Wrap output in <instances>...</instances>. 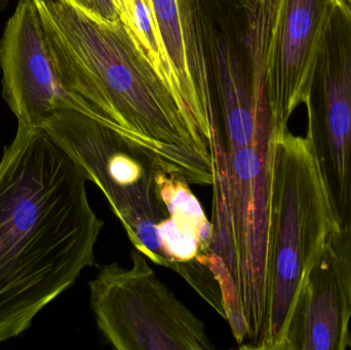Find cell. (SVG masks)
Instances as JSON below:
<instances>
[{
	"mask_svg": "<svg viewBox=\"0 0 351 350\" xmlns=\"http://www.w3.org/2000/svg\"><path fill=\"white\" fill-rule=\"evenodd\" d=\"M86 181L43 129L18 125L0 160V345L95 264L104 223Z\"/></svg>",
	"mask_w": 351,
	"mask_h": 350,
	"instance_id": "cell-1",
	"label": "cell"
},
{
	"mask_svg": "<svg viewBox=\"0 0 351 350\" xmlns=\"http://www.w3.org/2000/svg\"><path fill=\"white\" fill-rule=\"evenodd\" d=\"M65 86L129 139L176 166L192 185L213 184L206 140L158 77L127 27L76 0H35Z\"/></svg>",
	"mask_w": 351,
	"mask_h": 350,
	"instance_id": "cell-2",
	"label": "cell"
},
{
	"mask_svg": "<svg viewBox=\"0 0 351 350\" xmlns=\"http://www.w3.org/2000/svg\"><path fill=\"white\" fill-rule=\"evenodd\" d=\"M337 230L308 142L288 129L278 139L274 160L269 306L262 350H282L301 285Z\"/></svg>",
	"mask_w": 351,
	"mask_h": 350,
	"instance_id": "cell-3",
	"label": "cell"
},
{
	"mask_svg": "<svg viewBox=\"0 0 351 350\" xmlns=\"http://www.w3.org/2000/svg\"><path fill=\"white\" fill-rule=\"evenodd\" d=\"M40 129L94 183L134 248L164 267L160 229L168 219L156 185L162 156L77 111H53Z\"/></svg>",
	"mask_w": 351,
	"mask_h": 350,
	"instance_id": "cell-4",
	"label": "cell"
},
{
	"mask_svg": "<svg viewBox=\"0 0 351 350\" xmlns=\"http://www.w3.org/2000/svg\"><path fill=\"white\" fill-rule=\"evenodd\" d=\"M131 266L101 267L90 283V308L105 340L117 350H213L204 322L158 279L134 248Z\"/></svg>",
	"mask_w": 351,
	"mask_h": 350,
	"instance_id": "cell-5",
	"label": "cell"
},
{
	"mask_svg": "<svg viewBox=\"0 0 351 350\" xmlns=\"http://www.w3.org/2000/svg\"><path fill=\"white\" fill-rule=\"evenodd\" d=\"M306 140L339 230L351 228V10L330 8L304 88Z\"/></svg>",
	"mask_w": 351,
	"mask_h": 350,
	"instance_id": "cell-6",
	"label": "cell"
},
{
	"mask_svg": "<svg viewBox=\"0 0 351 350\" xmlns=\"http://www.w3.org/2000/svg\"><path fill=\"white\" fill-rule=\"evenodd\" d=\"M0 69L2 98L18 125L39 127L53 111L70 109L125 136L119 125L70 90L60 77L35 0H18L6 22L0 37Z\"/></svg>",
	"mask_w": 351,
	"mask_h": 350,
	"instance_id": "cell-7",
	"label": "cell"
},
{
	"mask_svg": "<svg viewBox=\"0 0 351 350\" xmlns=\"http://www.w3.org/2000/svg\"><path fill=\"white\" fill-rule=\"evenodd\" d=\"M334 0H278L267 55L266 96L282 129L302 104L305 82Z\"/></svg>",
	"mask_w": 351,
	"mask_h": 350,
	"instance_id": "cell-8",
	"label": "cell"
},
{
	"mask_svg": "<svg viewBox=\"0 0 351 350\" xmlns=\"http://www.w3.org/2000/svg\"><path fill=\"white\" fill-rule=\"evenodd\" d=\"M351 299L341 263L328 240L295 300L282 350L350 347Z\"/></svg>",
	"mask_w": 351,
	"mask_h": 350,
	"instance_id": "cell-9",
	"label": "cell"
},
{
	"mask_svg": "<svg viewBox=\"0 0 351 350\" xmlns=\"http://www.w3.org/2000/svg\"><path fill=\"white\" fill-rule=\"evenodd\" d=\"M182 98L206 143L217 123L199 0H149Z\"/></svg>",
	"mask_w": 351,
	"mask_h": 350,
	"instance_id": "cell-10",
	"label": "cell"
},
{
	"mask_svg": "<svg viewBox=\"0 0 351 350\" xmlns=\"http://www.w3.org/2000/svg\"><path fill=\"white\" fill-rule=\"evenodd\" d=\"M206 43L222 113V125L217 123L208 142L217 140L223 145L245 146L288 131L256 108L251 82L245 80L228 39L206 31Z\"/></svg>",
	"mask_w": 351,
	"mask_h": 350,
	"instance_id": "cell-11",
	"label": "cell"
},
{
	"mask_svg": "<svg viewBox=\"0 0 351 350\" xmlns=\"http://www.w3.org/2000/svg\"><path fill=\"white\" fill-rule=\"evenodd\" d=\"M119 20L127 27L136 45L140 47L158 77L174 95L180 106L189 112L182 98L174 69L160 38L149 0H123Z\"/></svg>",
	"mask_w": 351,
	"mask_h": 350,
	"instance_id": "cell-12",
	"label": "cell"
},
{
	"mask_svg": "<svg viewBox=\"0 0 351 350\" xmlns=\"http://www.w3.org/2000/svg\"><path fill=\"white\" fill-rule=\"evenodd\" d=\"M329 242L341 263L351 299V228L332 232L329 236Z\"/></svg>",
	"mask_w": 351,
	"mask_h": 350,
	"instance_id": "cell-13",
	"label": "cell"
},
{
	"mask_svg": "<svg viewBox=\"0 0 351 350\" xmlns=\"http://www.w3.org/2000/svg\"><path fill=\"white\" fill-rule=\"evenodd\" d=\"M82 5L111 21L119 20V14L112 0H76Z\"/></svg>",
	"mask_w": 351,
	"mask_h": 350,
	"instance_id": "cell-14",
	"label": "cell"
},
{
	"mask_svg": "<svg viewBox=\"0 0 351 350\" xmlns=\"http://www.w3.org/2000/svg\"><path fill=\"white\" fill-rule=\"evenodd\" d=\"M237 1L239 2V4H241L245 10H247V8H251L252 4L254 3L255 0H237Z\"/></svg>",
	"mask_w": 351,
	"mask_h": 350,
	"instance_id": "cell-15",
	"label": "cell"
},
{
	"mask_svg": "<svg viewBox=\"0 0 351 350\" xmlns=\"http://www.w3.org/2000/svg\"><path fill=\"white\" fill-rule=\"evenodd\" d=\"M10 1V0H0V12H3L8 8Z\"/></svg>",
	"mask_w": 351,
	"mask_h": 350,
	"instance_id": "cell-16",
	"label": "cell"
},
{
	"mask_svg": "<svg viewBox=\"0 0 351 350\" xmlns=\"http://www.w3.org/2000/svg\"><path fill=\"white\" fill-rule=\"evenodd\" d=\"M344 2H346V4H348V8L351 10V0H343Z\"/></svg>",
	"mask_w": 351,
	"mask_h": 350,
	"instance_id": "cell-17",
	"label": "cell"
},
{
	"mask_svg": "<svg viewBox=\"0 0 351 350\" xmlns=\"http://www.w3.org/2000/svg\"><path fill=\"white\" fill-rule=\"evenodd\" d=\"M350 349H351V337H350Z\"/></svg>",
	"mask_w": 351,
	"mask_h": 350,
	"instance_id": "cell-18",
	"label": "cell"
}]
</instances>
